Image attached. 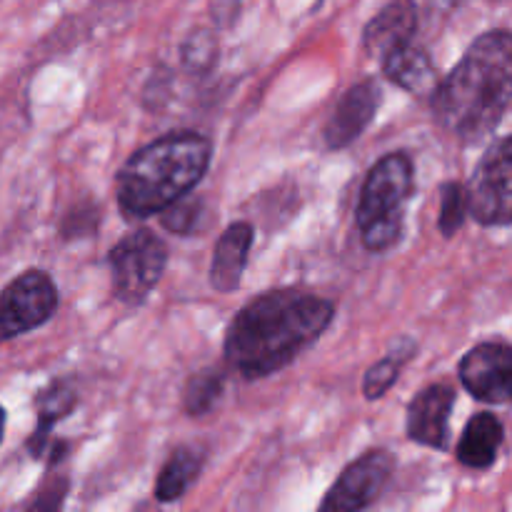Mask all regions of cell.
Instances as JSON below:
<instances>
[{"mask_svg": "<svg viewBox=\"0 0 512 512\" xmlns=\"http://www.w3.org/2000/svg\"><path fill=\"white\" fill-rule=\"evenodd\" d=\"M460 383L480 403L503 405L512 395V350L508 343H480L460 360Z\"/></svg>", "mask_w": 512, "mask_h": 512, "instance_id": "cell-9", "label": "cell"}, {"mask_svg": "<svg viewBox=\"0 0 512 512\" xmlns=\"http://www.w3.org/2000/svg\"><path fill=\"white\" fill-rule=\"evenodd\" d=\"M113 295L125 305H140L163 278L168 268V248L148 228L128 233L108 255Z\"/></svg>", "mask_w": 512, "mask_h": 512, "instance_id": "cell-5", "label": "cell"}, {"mask_svg": "<svg viewBox=\"0 0 512 512\" xmlns=\"http://www.w3.org/2000/svg\"><path fill=\"white\" fill-rule=\"evenodd\" d=\"M455 390L445 383L428 385L408 405V438L433 450H448L450 413Z\"/></svg>", "mask_w": 512, "mask_h": 512, "instance_id": "cell-11", "label": "cell"}, {"mask_svg": "<svg viewBox=\"0 0 512 512\" xmlns=\"http://www.w3.org/2000/svg\"><path fill=\"white\" fill-rule=\"evenodd\" d=\"M98 218H100V210L98 205L93 203H85V205H78V208H73L68 213V218L63 220V238L65 240H78L83 238V235H90L95 228H98Z\"/></svg>", "mask_w": 512, "mask_h": 512, "instance_id": "cell-23", "label": "cell"}, {"mask_svg": "<svg viewBox=\"0 0 512 512\" xmlns=\"http://www.w3.org/2000/svg\"><path fill=\"white\" fill-rule=\"evenodd\" d=\"M415 355V343L410 340L405 350H390L388 358L378 360L375 365H370L368 373L363 378V395L368 400H380L400 378V370H403L405 360Z\"/></svg>", "mask_w": 512, "mask_h": 512, "instance_id": "cell-20", "label": "cell"}, {"mask_svg": "<svg viewBox=\"0 0 512 512\" xmlns=\"http://www.w3.org/2000/svg\"><path fill=\"white\" fill-rule=\"evenodd\" d=\"M465 218H468V193L465 185L458 180H450L440 188V233L445 238H453L460 228H463Z\"/></svg>", "mask_w": 512, "mask_h": 512, "instance_id": "cell-22", "label": "cell"}, {"mask_svg": "<svg viewBox=\"0 0 512 512\" xmlns=\"http://www.w3.org/2000/svg\"><path fill=\"white\" fill-rule=\"evenodd\" d=\"M468 213L485 228H505L512 218V140H495L465 188Z\"/></svg>", "mask_w": 512, "mask_h": 512, "instance_id": "cell-6", "label": "cell"}, {"mask_svg": "<svg viewBox=\"0 0 512 512\" xmlns=\"http://www.w3.org/2000/svg\"><path fill=\"white\" fill-rule=\"evenodd\" d=\"M253 240V225L245 220L225 228V233L215 243L213 263H210V285L215 293H235L240 288Z\"/></svg>", "mask_w": 512, "mask_h": 512, "instance_id": "cell-12", "label": "cell"}, {"mask_svg": "<svg viewBox=\"0 0 512 512\" xmlns=\"http://www.w3.org/2000/svg\"><path fill=\"white\" fill-rule=\"evenodd\" d=\"M223 393L225 375L220 370H200V373L190 375L183 393L185 413L193 415V418L213 413V408L220 403Z\"/></svg>", "mask_w": 512, "mask_h": 512, "instance_id": "cell-18", "label": "cell"}, {"mask_svg": "<svg viewBox=\"0 0 512 512\" xmlns=\"http://www.w3.org/2000/svg\"><path fill=\"white\" fill-rule=\"evenodd\" d=\"M65 490H68V478H53V483L45 485L40 490L38 500L33 503L35 510H58L65 500Z\"/></svg>", "mask_w": 512, "mask_h": 512, "instance_id": "cell-24", "label": "cell"}, {"mask_svg": "<svg viewBox=\"0 0 512 512\" xmlns=\"http://www.w3.org/2000/svg\"><path fill=\"white\" fill-rule=\"evenodd\" d=\"M238 10H240V0H215L213 18L218 20L220 25H233Z\"/></svg>", "mask_w": 512, "mask_h": 512, "instance_id": "cell-25", "label": "cell"}, {"mask_svg": "<svg viewBox=\"0 0 512 512\" xmlns=\"http://www.w3.org/2000/svg\"><path fill=\"white\" fill-rule=\"evenodd\" d=\"M3 435H5V408L0 405V443H3Z\"/></svg>", "mask_w": 512, "mask_h": 512, "instance_id": "cell-26", "label": "cell"}, {"mask_svg": "<svg viewBox=\"0 0 512 512\" xmlns=\"http://www.w3.org/2000/svg\"><path fill=\"white\" fill-rule=\"evenodd\" d=\"M395 460L388 450H368L340 473L320 503L325 512H358L370 508L393 478Z\"/></svg>", "mask_w": 512, "mask_h": 512, "instance_id": "cell-8", "label": "cell"}, {"mask_svg": "<svg viewBox=\"0 0 512 512\" xmlns=\"http://www.w3.org/2000/svg\"><path fill=\"white\" fill-rule=\"evenodd\" d=\"M380 103H383V90H380L378 80L365 78L360 80V83H355L353 88L340 98L333 115H330L328 123H325V145H328L330 150H343L348 148V145H353L355 140L365 133V128L373 123Z\"/></svg>", "mask_w": 512, "mask_h": 512, "instance_id": "cell-10", "label": "cell"}, {"mask_svg": "<svg viewBox=\"0 0 512 512\" xmlns=\"http://www.w3.org/2000/svg\"><path fill=\"white\" fill-rule=\"evenodd\" d=\"M413 178L408 153H388L370 168L355 215L365 250L385 253L400 240L405 208L413 198Z\"/></svg>", "mask_w": 512, "mask_h": 512, "instance_id": "cell-4", "label": "cell"}, {"mask_svg": "<svg viewBox=\"0 0 512 512\" xmlns=\"http://www.w3.org/2000/svg\"><path fill=\"white\" fill-rule=\"evenodd\" d=\"M418 30V5L415 0H390L368 25L363 33V45L370 55L383 58L388 50L398 48L415 38Z\"/></svg>", "mask_w": 512, "mask_h": 512, "instance_id": "cell-13", "label": "cell"}, {"mask_svg": "<svg viewBox=\"0 0 512 512\" xmlns=\"http://www.w3.org/2000/svg\"><path fill=\"white\" fill-rule=\"evenodd\" d=\"M203 453L190 445L175 448L170 453L168 463L160 470L158 480H155V500L158 503H175L188 493L190 485L198 480L200 470H203Z\"/></svg>", "mask_w": 512, "mask_h": 512, "instance_id": "cell-17", "label": "cell"}, {"mask_svg": "<svg viewBox=\"0 0 512 512\" xmlns=\"http://www.w3.org/2000/svg\"><path fill=\"white\" fill-rule=\"evenodd\" d=\"M380 63H383V73L388 75V80H393L398 88L408 90V93H433V88L438 85L433 60L425 53V48L415 45L413 40L400 43L398 48L388 50V53L380 58Z\"/></svg>", "mask_w": 512, "mask_h": 512, "instance_id": "cell-15", "label": "cell"}, {"mask_svg": "<svg viewBox=\"0 0 512 512\" xmlns=\"http://www.w3.org/2000/svg\"><path fill=\"white\" fill-rule=\"evenodd\" d=\"M510 95L512 38L503 28L488 30L433 88V113L453 138L480 143L503 123Z\"/></svg>", "mask_w": 512, "mask_h": 512, "instance_id": "cell-2", "label": "cell"}, {"mask_svg": "<svg viewBox=\"0 0 512 512\" xmlns=\"http://www.w3.org/2000/svg\"><path fill=\"white\" fill-rule=\"evenodd\" d=\"M330 300L303 290H268L250 300L228 325L225 363L245 380L280 373L333 323Z\"/></svg>", "mask_w": 512, "mask_h": 512, "instance_id": "cell-1", "label": "cell"}, {"mask_svg": "<svg viewBox=\"0 0 512 512\" xmlns=\"http://www.w3.org/2000/svg\"><path fill=\"white\" fill-rule=\"evenodd\" d=\"M160 225L165 230L175 235H193L195 230L203 225L205 218V203L203 198L193 193H185L183 198H178L175 203H170L168 208L160 210Z\"/></svg>", "mask_w": 512, "mask_h": 512, "instance_id": "cell-21", "label": "cell"}, {"mask_svg": "<svg viewBox=\"0 0 512 512\" xmlns=\"http://www.w3.org/2000/svg\"><path fill=\"white\" fill-rule=\"evenodd\" d=\"M210 158V138L193 130H180L148 143L115 178L120 213L128 220L158 215L205 178Z\"/></svg>", "mask_w": 512, "mask_h": 512, "instance_id": "cell-3", "label": "cell"}, {"mask_svg": "<svg viewBox=\"0 0 512 512\" xmlns=\"http://www.w3.org/2000/svg\"><path fill=\"white\" fill-rule=\"evenodd\" d=\"M505 428L495 413H478L468 420L458 443L460 465L470 470H488L503 448Z\"/></svg>", "mask_w": 512, "mask_h": 512, "instance_id": "cell-16", "label": "cell"}, {"mask_svg": "<svg viewBox=\"0 0 512 512\" xmlns=\"http://www.w3.org/2000/svg\"><path fill=\"white\" fill-rule=\"evenodd\" d=\"M58 303L53 278L43 270H25L0 293V343L43 328Z\"/></svg>", "mask_w": 512, "mask_h": 512, "instance_id": "cell-7", "label": "cell"}, {"mask_svg": "<svg viewBox=\"0 0 512 512\" xmlns=\"http://www.w3.org/2000/svg\"><path fill=\"white\" fill-rule=\"evenodd\" d=\"M78 405V393L68 378L50 380L35 398V410H38V425L28 440L30 458H43L48 453L50 433L60 420L68 418Z\"/></svg>", "mask_w": 512, "mask_h": 512, "instance_id": "cell-14", "label": "cell"}, {"mask_svg": "<svg viewBox=\"0 0 512 512\" xmlns=\"http://www.w3.org/2000/svg\"><path fill=\"white\" fill-rule=\"evenodd\" d=\"M180 63L195 78H205L218 65V38L213 30H195L180 48Z\"/></svg>", "mask_w": 512, "mask_h": 512, "instance_id": "cell-19", "label": "cell"}]
</instances>
